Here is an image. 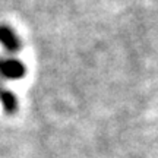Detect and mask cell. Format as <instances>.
I'll use <instances>...</instances> for the list:
<instances>
[{
  "instance_id": "6da1fadb",
  "label": "cell",
  "mask_w": 158,
  "mask_h": 158,
  "mask_svg": "<svg viewBox=\"0 0 158 158\" xmlns=\"http://www.w3.org/2000/svg\"><path fill=\"white\" fill-rule=\"evenodd\" d=\"M27 73V68L21 60H18L10 54L0 56V79L5 81H18L22 79Z\"/></svg>"
},
{
  "instance_id": "7a4b0ae2",
  "label": "cell",
  "mask_w": 158,
  "mask_h": 158,
  "mask_svg": "<svg viewBox=\"0 0 158 158\" xmlns=\"http://www.w3.org/2000/svg\"><path fill=\"white\" fill-rule=\"evenodd\" d=\"M0 47L3 48L6 54H10V56L22 47L18 32L7 25H0Z\"/></svg>"
},
{
  "instance_id": "3957f363",
  "label": "cell",
  "mask_w": 158,
  "mask_h": 158,
  "mask_svg": "<svg viewBox=\"0 0 158 158\" xmlns=\"http://www.w3.org/2000/svg\"><path fill=\"white\" fill-rule=\"evenodd\" d=\"M0 102H2V106H3L5 111L7 114H12L16 111L18 101H16L15 94L10 92V91L5 89V86H2V85H0Z\"/></svg>"
}]
</instances>
